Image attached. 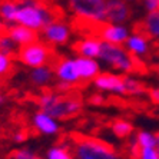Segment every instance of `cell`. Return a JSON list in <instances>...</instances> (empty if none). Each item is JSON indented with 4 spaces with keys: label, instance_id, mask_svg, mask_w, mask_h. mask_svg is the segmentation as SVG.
<instances>
[{
    "label": "cell",
    "instance_id": "ac0fdd59",
    "mask_svg": "<svg viewBox=\"0 0 159 159\" xmlns=\"http://www.w3.org/2000/svg\"><path fill=\"white\" fill-rule=\"evenodd\" d=\"M149 39L159 43V10L148 11L141 23V29Z\"/></svg>",
    "mask_w": 159,
    "mask_h": 159
},
{
    "label": "cell",
    "instance_id": "d6986e66",
    "mask_svg": "<svg viewBox=\"0 0 159 159\" xmlns=\"http://www.w3.org/2000/svg\"><path fill=\"white\" fill-rule=\"evenodd\" d=\"M19 10V2L16 0H0V19L6 26L16 23V15Z\"/></svg>",
    "mask_w": 159,
    "mask_h": 159
},
{
    "label": "cell",
    "instance_id": "7a4b0ae2",
    "mask_svg": "<svg viewBox=\"0 0 159 159\" xmlns=\"http://www.w3.org/2000/svg\"><path fill=\"white\" fill-rule=\"evenodd\" d=\"M70 148L75 159H122L113 146L85 135H73Z\"/></svg>",
    "mask_w": 159,
    "mask_h": 159
},
{
    "label": "cell",
    "instance_id": "9c48e42d",
    "mask_svg": "<svg viewBox=\"0 0 159 159\" xmlns=\"http://www.w3.org/2000/svg\"><path fill=\"white\" fill-rule=\"evenodd\" d=\"M52 67L53 73L57 78V82H65V83H69L72 86H78L80 83V76H79L75 59L60 57V59L53 62Z\"/></svg>",
    "mask_w": 159,
    "mask_h": 159
},
{
    "label": "cell",
    "instance_id": "4316f807",
    "mask_svg": "<svg viewBox=\"0 0 159 159\" xmlns=\"http://www.w3.org/2000/svg\"><path fill=\"white\" fill-rule=\"evenodd\" d=\"M138 159H159V153L155 148H145L141 149Z\"/></svg>",
    "mask_w": 159,
    "mask_h": 159
},
{
    "label": "cell",
    "instance_id": "74e56055",
    "mask_svg": "<svg viewBox=\"0 0 159 159\" xmlns=\"http://www.w3.org/2000/svg\"><path fill=\"white\" fill-rule=\"evenodd\" d=\"M0 80H2V79H0ZM0 88H2V82H0Z\"/></svg>",
    "mask_w": 159,
    "mask_h": 159
},
{
    "label": "cell",
    "instance_id": "52a82bcc",
    "mask_svg": "<svg viewBox=\"0 0 159 159\" xmlns=\"http://www.w3.org/2000/svg\"><path fill=\"white\" fill-rule=\"evenodd\" d=\"M42 39L52 46H63L70 40L72 29L65 20L55 19L46 27L42 29Z\"/></svg>",
    "mask_w": 159,
    "mask_h": 159
},
{
    "label": "cell",
    "instance_id": "f546056e",
    "mask_svg": "<svg viewBox=\"0 0 159 159\" xmlns=\"http://www.w3.org/2000/svg\"><path fill=\"white\" fill-rule=\"evenodd\" d=\"M149 98L153 103L159 105V88H152L149 89Z\"/></svg>",
    "mask_w": 159,
    "mask_h": 159
},
{
    "label": "cell",
    "instance_id": "9a60e30c",
    "mask_svg": "<svg viewBox=\"0 0 159 159\" xmlns=\"http://www.w3.org/2000/svg\"><path fill=\"white\" fill-rule=\"evenodd\" d=\"M75 62H76V66H78L80 82H90L100 73V63L98 59L76 56Z\"/></svg>",
    "mask_w": 159,
    "mask_h": 159
},
{
    "label": "cell",
    "instance_id": "d4e9b609",
    "mask_svg": "<svg viewBox=\"0 0 159 159\" xmlns=\"http://www.w3.org/2000/svg\"><path fill=\"white\" fill-rule=\"evenodd\" d=\"M13 70V56L0 52V79L7 78Z\"/></svg>",
    "mask_w": 159,
    "mask_h": 159
},
{
    "label": "cell",
    "instance_id": "4dcf8cb0",
    "mask_svg": "<svg viewBox=\"0 0 159 159\" xmlns=\"http://www.w3.org/2000/svg\"><path fill=\"white\" fill-rule=\"evenodd\" d=\"M25 139H26V135H25L23 130H19V132H16L15 135H13V141L15 142H23Z\"/></svg>",
    "mask_w": 159,
    "mask_h": 159
},
{
    "label": "cell",
    "instance_id": "ffe728a7",
    "mask_svg": "<svg viewBox=\"0 0 159 159\" xmlns=\"http://www.w3.org/2000/svg\"><path fill=\"white\" fill-rule=\"evenodd\" d=\"M46 159H75L73 152L69 145H55L48 151L46 153Z\"/></svg>",
    "mask_w": 159,
    "mask_h": 159
},
{
    "label": "cell",
    "instance_id": "7c38bea8",
    "mask_svg": "<svg viewBox=\"0 0 159 159\" xmlns=\"http://www.w3.org/2000/svg\"><path fill=\"white\" fill-rule=\"evenodd\" d=\"M130 6L126 0H106V22L125 25L130 19Z\"/></svg>",
    "mask_w": 159,
    "mask_h": 159
},
{
    "label": "cell",
    "instance_id": "277c9868",
    "mask_svg": "<svg viewBox=\"0 0 159 159\" xmlns=\"http://www.w3.org/2000/svg\"><path fill=\"white\" fill-rule=\"evenodd\" d=\"M98 60L113 69L118 73L130 75L139 69V59L133 57L123 44H113L102 42Z\"/></svg>",
    "mask_w": 159,
    "mask_h": 159
},
{
    "label": "cell",
    "instance_id": "f1b7e54d",
    "mask_svg": "<svg viewBox=\"0 0 159 159\" xmlns=\"http://www.w3.org/2000/svg\"><path fill=\"white\" fill-rule=\"evenodd\" d=\"M105 102V98L100 95V93H95L89 98V103L90 105H102Z\"/></svg>",
    "mask_w": 159,
    "mask_h": 159
},
{
    "label": "cell",
    "instance_id": "d6a6232c",
    "mask_svg": "<svg viewBox=\"0 0 159 159\" xmlns=\"http://www.w3.org/2000/svg\"><path fill=\"white\" fill-rule=\"evenodd\" d=\"M4 32H6V25H4V22L0 19V34L4 33Z\"/></svg>",
    "mask_w": 159,
    "mask_h": 159
},
{
    "label": "cell",
    "instance_id": "484cf974",
    "mask_svg": "<svg viewBox=\"0 0 159 159\" xmlns=\"http://www.w3.org/2000/svg\"><path fill=\"white\" fill-rule=\"evenodd\" d=\"M10 159H42L40 156H37L36 153H33L29 149H19L15 151L10 155Z\"/></svg>",
    "mask_w": 159,
    "mask_h": 159
},
{
    "label": "cell",
    "instance_id": "8992f818",
    "mask_svg": "<svg viewBox=\"0 0 159 159\" xmlns=\"http://www.w3.org/2000/svg\"><path fill=\"white\" fill-rule=\"evenodd\" d=\"M69 9L76 17L95 25L106 22V0H67Z\"/></svg>",
    "mask_w": 159,
    "mask_h": 159
},
{
    "label": "cell",
    "instance_id": "603a6c76",
    "mask_svg": "<svg viewBox=\"0 0 159 159\" xmlns=\"http://www.w3.org/2000/svg\"><path fill=\"white\" fill-rule=\"evenodd\" d=\"M138 146L141 149L145 148H155V133H151L148 130H141L135 136Z\"/></svg>",
    "mask_w": 159,
    "mask_h": 159
},
{
    "label": "cell",
    "instance_id": "3957f363",
    "mask_svg": "<svg viewBox=\"0 0 159 159\" xmlns=\"http://www.w3.org/2000/svg\"><path fill=\"white\" fill-rule=\"evenodd\" d=\"M55 19H57L55 11L39 0H26L19 3V10L16 15V23L19 25H23L36 32H42V29Z\"/></svg>",
    "mask_w": 159,
    "mask_h": 159
},
{
    "label": "cell",
    "instance_id": "d590c367",
    "mask_svg": "<svg viewBox=\"0 0 159 159\" xmlns=\"http://www.w3.org/2000/svg\"><path fill=\"white\" fill-rule=\"evenodd\" d=\"M126 2H136V0H126Z\"/></svg>",
    "mask_w": 159,
    "mask_h": 159
},
{
    "label": "cell",
    "instance_id": "44dd1931",
    "mask_svg": "<svg viewBox=\"0 0 159 159\" xmlns=\"http://www.w3.org/2000/svg\"><path fill=\"white\" fill-rule=\"evenodd\" d=\"M112 132L115 133L118 138H129L130 133L133 132V126L130 122L125 120V119H118L112 123Z\"/></svg>",
    "mask_w": 159,
    "mask_h": 159
},
{
    "label": "cell",
    "instance_id": "e0dca14e",
    "mask_svg": "<svg viewBox=\"0 0 159 159\" xmlns=\"http://www.w3.org/2000/svg\"><path fill=\"white\" fill-rule=\"evenodd\" d=\"M53 78H55V73H53V67L50 65L32 67V70L29 73L30 83L37 86V88H44V86L50 85V82L53 80Z\"/></svg>",
    "mask_w": 159,
    "mask_h": 159
},
{
    "label": "cell",
    "instance_id": "5b68a950",
    "mask_svg": "<svg viewBox=\"0 0 159 159\" xmlns=\"http://www.w3.org/2000/svg\"><path fill=\"white\" fill-rule=\"evenodd\" d=\"M17 60L27 67H39L50 65L53 60V50L46 42L36 40L33 43L20 46L17 49Z\"/></svg>",
    "mask_w": 159,
    "mask_h": 159
},
{
    "label": "cell",
    "instance_id": "cb8c5ba5",
    "mask_svg": "<svg viewBox=\"0 0 159 159\" xmlns=\"http://www.w3.org/2000/svg\"><path fill=\"white\" fill-rule=\"evenodd\" d=\"M17 49H19L17 44L13 42V39H11L6 32L0 34V52L13 56L17 53Z\"/></svg>",
    "mask_w": 159,
    "mask_h": 159
},
{
    "label": "cell",
    "instance_id": "30bf717a",
    "mask_svg": "<svg viewBox=\"0 0 159 159\" xmlns=\"http://www.w3.org/2000/svg\"><path fill=\"white\" fill-rule=\"evenodd\" d=\"M129 34L130 29L126 25H116V23L105 22L98 29V37L100 40L113 44H125Z\"/></svg>",
    "mask_w": 159,
    "mask_h": 159
},
{
    "label": "cell",
    "instance_id": "e575fe53",
    "mask_svg": "<svg viewBox=\"0 0 159 159\" xmlns=\"http://www.w3.org/2000/svg\"><path fill=\"white\" fill-rule=\"evenodd\" d=\"M16 2H19V3H22V2H26V0H16Z\"/></svg>",
    "mask_w": 159,
    "mask_h": 159
},
{
    "label": "cell",
    "instance_id": "ba28073f",
    "mask_svg": "<svg viewBox=\"0 0 159 159\" xmlns=\"http://www.w3.org/2000/svg\"><path fill=\"white\" fill-rule=\"evenodd\" d=\"M93 85L100 92H109L113 95H120V96H126V82H125V75L119 73H109L100 72L96 78L93 79Z\"/></svg>",
    "mask_w": 159,
    "mask_h": 159
},
{
    "label": "cell",
    "instance_id": "1f68e13d",
    "mask_svg": "<svg viewBox=\"0 0 159 159\" xmlns=\"http://www.w3.org/2000/svg\"><path fill=\"white\" fill-rule=\"evenodd\" d=\"M155 149L158 151V153H159V132L155 133Z\"/></svg>",
    "mask_w": 159,
    "mask_h": 159
},
{
    "label": "cell",
    "instance_id": "4fadbf2b",
    "mask_svg": "<svg viewBox=\"0 0 159 159\" xmlns=\"http://www.w3.org/2000/svg\"><path fill=\"white\" fill-rule=\"evenodd\" d=\"M100 46H102V40L98 36H86L73 44V50L78 56L98 59L100 53Z\"/></svg>",
    "mask_w": 159,
    "mask_h": 159
},
{
    "label": "cell",
    "instance_id": "2e32d148",
    "mask_svg": "<svg viewBox=\"0 0 159 159\" xmlns=\"http://www.w3.org/2000/svg\"><path fill=\"white\" fill-rule=\"evenodd\" d=\"M33 126L37 132L43 135H56L59 132V123L57 119L48 115L46 112H37L33 116Z\"/></svg>",
    "mask_w": 159,
    "mask_h": 159
},
{
    "label": "cell",
    "instance_id": "7402d4cb",
    "mask_svg": "<svg viewBox=\"0 0 159 159\" xmlns=\"http://www.w3.org/2000/svg\"><path fill=\"white\" fill-rule=\"evenodd\" d=\"M125 82H126V92L130 96H141L145 93V86L141 80L135 79L130 75H125Z\"/></svg>",
    "mask_w": 159,
    "mask_h": 159
},
{
    "label": "cell",
    "instance_id": "8fae6325",
    "mask_svg": "<svg viewBox=\"0 0 159 159\" xmlns=\"http://www.w3.org/2000/svg\"><path fill=\"white\" fill-rule=\"evenodd\" d=\"M123 46L136 59H143L151 53V39L142 30L130 32L129 37L126 39Z\"/></svg>",
    "mask_w": 159,
    "mask_h": 159
},
{
    "label": "cell",
    "instance_id": "5bb4252c",
    "mask_svg": "<svg viewBox=\"0 0 159 159\" xmlns=\"http://www.w3.org/2000/svg\"><path fill=\"white\" fill-rule=\"evenodd\" d=\"M6 33L13 39V42L17 44L19 48L39 40V33H37L36 30H32L29 27L23 26V25H19V23H15V25L9 26L7 30H6Z\"/></svg>",
    "mask_w": 159,
    "mask_h": 159
},
{
    "label": "cell",
    "instance_id": "836d02e7",
    "mask_svg": "<svg viewBox=\"0 0 159 159\" xmlns=\"http://www.w3.org/2000/svg\"><path fill=\"white\" fill-rule=\"evenodd\" d=\"M3 103H4V95L0 93V105H3Z\"/></svg>",
    "mask_w": 159,
    "mask_h": 159
},
{
    "label": "cell",
    "instance_id": "83f0119b",
    "mask_svg": "<svg viewBox=\"0 0 159 159\" xmlns=\"http://www.w3.org/2000/svg\"><path fill=\"white\" fill-rule=\"evenodd\" d=\"M142 4L146 11L159 10V0H142Z\"/></svg>",
    "mask_w": 159,
    "mask_h": 159
},
{
    "label": "cell",
    "instance_id": "8d00e7d4",
    "mask_svg": "<svg viewBox=\"0 0 159 159\" xmlns=\"http://www.w3.org/2000/svg\"><path fill=\"white\" fill-rule=\"evenodd\" d=\"M156 72H158V76H159V67H158V69H156Z\"/></svg>",
    "mask_w": 159,
    "mask_h": 159
},
{
    "label": "cell",
    "instance_id": "6da1fadb",
    "mask_svg": "<svg viewBox=\"0 0 159 159\" xmlns=\"http://www.w3.org/2000/svg\"><path fill=\"white\" fill-rule=\"evenodd\" d=\"M37 106L42 112L53 116L55 119H67L76 116L82 111V100L76 95L46 90L37 98Z\"/></svg>",
    "mask_w": 159,
    "mask_h": 159
}]
</instances>
